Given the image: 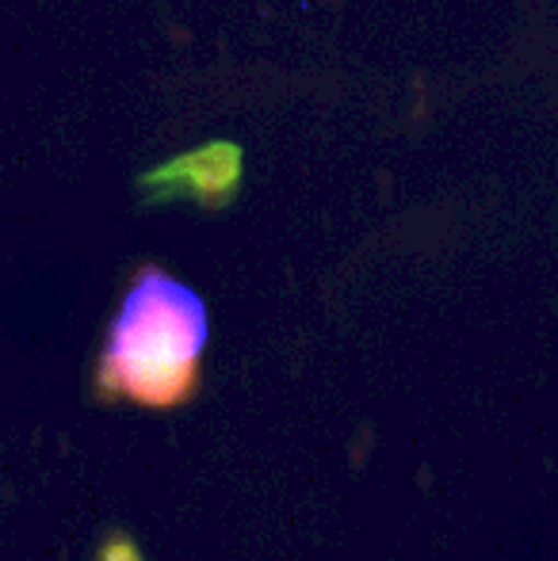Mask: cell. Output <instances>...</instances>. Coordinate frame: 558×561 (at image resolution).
Listing matches in <instances>:
<instances>
[{"mask_svg": "<svg viewBox=\"0 0 558 561\" xmlns=\"http://www.w3.org/2000/svg\"><path fill=\"white\" fill-rule=\"evenodd\" d=\"M210 313L195 287L161 264H141L107 321L96 355V398L146 413H176L200 398Z\"/></svg>", "mask_w": 558, "mask_h": 561, "instance_id": "cell-1", "label": "cell"}, {"mask_svg": "<svg viewBox=\"0 0 558 561\" xmlns=\"http://www.w3.org/2000/svg\"><path fill=\"white\" fill-rule=\"evenodd\" d=\"M96 561H141V550L135 547V539H127V535H112V539L100 547Z\"/></svg>", "mask_w": 558, "mask_h": 561, "instance_id": "cell-2", "label": "cell"}]
</instances>
